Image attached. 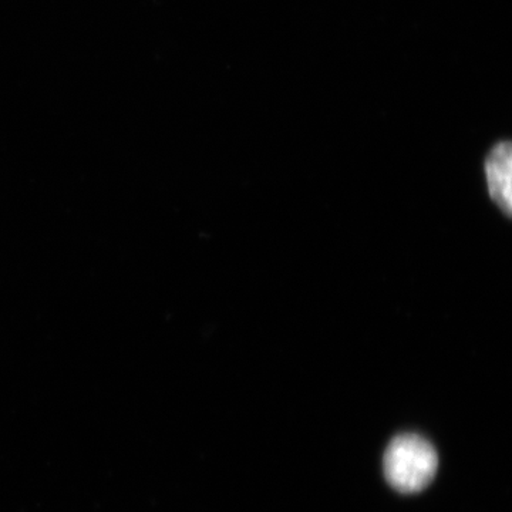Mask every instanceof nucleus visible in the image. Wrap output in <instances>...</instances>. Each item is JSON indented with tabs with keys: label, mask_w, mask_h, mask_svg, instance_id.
<instances>
[{
	"label": "nucleus",
	"mask_w": 512,
	"mask_h": 512,
	"mask_svg": "<svg viewBox=\"0 0 512 512\" xmlns=\"http://www.w3.org/2000/svg\"><path fill=\"white\" fill-rule=\"evenodd\" d=\"M488 194L504 214L512 212V146L510 141H498L488 151L484 161Z\"/></svg>",
	"instance_id": "obj_2"
},
{
	"label": "nucleus",
	"mask_w": 512,
	"mask_h": 512,
	"mask_svg": "<svg viewBox=\"0 0 512 512\" xmlns=\"http://www.w3.org/2000/svg\"><path fill=\"white\" fill-rule=\"evenodd\" d=\"M387 483L400 493L413 494L429 487L439 470V454L419 434L394 437L383 458Z\"/></svg>",
	"instance_id": "obj_1"
}]
</instances>
